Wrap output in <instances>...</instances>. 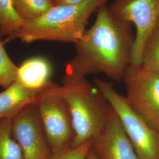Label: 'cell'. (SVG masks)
I'll return each mask as SVG.
<instances>
[{
    "mask_svg": "<svg viewBox=\"0 0 159 159\" xmlns=\"http://www.w3.org/2000/svg\"><path fill=\"white\" fill-rule=\"evenodd\" d=\"M94 84L117 114L125 134L140 159H159V132L148 125L112 84L100 79Z\"/></svg>",
    "mask_w": 159,
    "mask_h": 159,
    "instance_id": "cell-4",
    "label": "cell"
},
{
    "mask_svg": "<svg viewBox=\"0 0 159 159\" xmlns=\"http://www.w3.org/2000/svg\"><path fill=\"white\" fill-rule=\"evenodd\" d=\"M87 159H97L95 154L93 152V151L90 149L89 153L87 155Z\"/></svg>",
    "mask_w": 159,
    "mask_h": 159,
    "instance_id": "cell-19",
    "label": "cell"
},
{
    "mask_svg": "<svg viewBox=\"0 0 159 159\" xmlns=\"http://www.w3.org/2000/svg\"><path fill=\"white\" fill-rule=\"evenodd\" d=\"M88 0H52L54 6L77 5L83 3Z\"/></svg>",
    "mask_w": 159,
    "mask_h": 159,
    "instance_id": "cell-18",
    "label": "cell"
},
{
    "mask_svg": "<svg viewBox=\"0 0 159 159\" xmlns=\"http://www.w3.org/2000/svg\"><path fill=\"white\" fill-rule=\"evenodd\" d=\"M108 8L115 17L135 25L130 65L140 66L144 43L155 28L159 16V0H115Z\"/></svg>",
    "mask_w": 159,
    "mask_h": 159,
    "instance_id": "cell-7",
    "label": "cell"
},
{
    "mask_svg": "<svg viewBox=\"0 0 159 159\" xmlns=\"http://www.w3.org/2000/svg\"><path fill=\"white\" fill-rule=\"evenodd\" d=\"M0 33V87L6 89L17 80L18 69L8 55Z\"/></svg>",
    "mask_w": 159,
    "mask_h": 159,
    "instance_id": "cell-16",
    "label": "cell"
},
{
    "mask_svg": "<svg viewBox=\"0 0 159 159\" xmlns=\"http://www.w3.org/2000/svg\"><path fill=\"white\" fill-rule=\"evenodd\" d=\"M20 16L24 20L41 16L54 6L52 0H12Z\"/></svg>",
    "mask_w": 159,
    "mask_h": 159,
    "instance_id": "cell-15",
    "label": "cell"
},
{
    "mask_svg": "<svg viewBox=\"0 0 159 159\" xmlns=\"http://www.w3.org/2000/svg\"><path fill=\"white\" fill-rule=\"evenodd\" d=\"M134 38L131 23L117 18L108 7L102 6L93 25L75 43L76 53L66 63L64 75L85 77L102 73L121 81L130 64Z\"/></svg>",
    "mask_w": 159,
    "mask_h": 159,
    "instance_id": "cell-1",
    "label": "cell"
},
{
    "mask_svg": "<svg viewBox=\"0 0 159 159\" xmlns=\"http://www.w3.org/2000/svg\"><path fill=\"white\" fill-rule=\"evenodd\" d=\"M52 155L70 147L74 138L73 120L68 104L52 82L40 91L35 102Z\"/></svg>",
    "mask_w": 159,
    "mask_h": 159,
    "instance_id": "cell-5",
    "label": "cell"
},
{
    "mask_svg": "<svg viewBox=\"0 0 159 159\" xmlns=\"http://www.w3.org/2000/svg\"><path fill=\"white\" fill-rule=\"evenodd\" d=\"M12 119H0V159H23L21 149L12 135Z\"/></svg>",
    "mask_w": 159,
    "mask_h": 159,
    "instance_id": "cell-12",
    "label": "cell"
},
{
    "mask_svg": "<svg viewBox=\"0 0 159 159\" xmlns=\"http://www.w3.org/2000/svg\"><path fill=\"white\" fill-rule=\"evenodd\" d=\"M123 80L131 108L159 132V74L130 64Z\"/></svg>",
    "mask_w": 159,
    "mask_h": 159,
    "instance_id": "cell-6",
    "label": "cell"
},
{
    "mask_svg": "<svg viewBox=\"0 0 159 159\" xmlns=\"http://www.w3.org/2000/svg\"><path fill=\"white\" fill-rule=\"evenodd\" d=\"M51 74L52 67L47 59L31 57L18 67L17 81L30 89L43 90L52 82Z\"/></svg>",
    "mask_w": 159,
    "mask_h": 159,
    "instance_id": "cell-11",
    "label": "cell"
},
{
    "mask_svg": "<svg viewBox=\"0 0 159 159\" xmlns=\"http://www.w3.org/2000/svg\"><path fill=\"white\" fill-rule=\"evenodd\" d=\"M156 27L157 28H158L159 29V15L157 18V21H156Z\"/></svg>",
    "mask_w": 159,
    "mask_h": 159,
    "instance_id": "cell-20",
    "label": "cell"
},
{
    "mask_svg": "<svg viewBox=\"0 0 159 159\" xmlns=\"http://www.w3.org/2000/svg\"><path fill=\"white\" fill-rule=\"evenodd\" d=\"M12 132L23 159H51V148L35 102L12 117Z\"/></svg>",
    "mask_w": 159,
    "mask_h": 159,
    "instance_id": "cell-8",
    "label": "cell"
},
{
    "mask_svg": "<svg viewBox=\"0 0 159 159\" xmlns=\"http://www.w3.org/2000/svg\"><path fill=\"white\" fill-rule=\"evenodd\" d=\"M18 14L12 0H0V33L7 38L17 33L24 24Z\"/></svg>",
    "mask_w": 159,
    "mask_h": 159,
    "instance_id": "cell-13",
    "label": "cell"
},
{
    "mask_svg": "<svg viewBox=\"0 0 159 159\" xmlns=\"http://www.w3.org/2000/svg\"><path fill=\"white\" fill-rule=\"evenodd\" d=\"M107 1L88 0L77 5L54 6L40 17L24 20L21 29L3 42L19 39L26 44L37 41L76 43L84 34L91 15Z\"/></svg>",
    "mask_w": 159,
    "mask_h": 159,
    "instance_id": "cell-2",
    "label": "cell"
},
{
    "mask_svg": "<svg viewBox=\"0 0 159 159\" xmlns=\"http://www.w3.org/2000/svg\"><path fill=\"white\" fill-rule=\"evenodd\" d=\"M41 90L28 88L17 80L12 83L0 93V119L13 117L34 103Z\"/></svg>",
    "mask_w": 159,
    "mask_h": 159,
    "instance_id": "cell-10",
    "label": "cell"
},
{
    "mask_svg": "<svg viewBox=\"0 0 159 159\" xmlns=\"http://www.w3.org/2000/svg\"><path fill=\"white\" fill-rule=\"evenodd\" d=\"M97 159H140L112 108L105 128L91 140Z\"/></svg>",
    "mask_w": 159,
    "mask_h": 159,
    "instance_id": "cell-9",
    "label": "cell"
},
{
    "mask_svg": "<svg viewBox=\"0 0 159 159\" xmlns=\"http://www.w3.org/2000/svg\"><path fill=\"white\" fill-rule=\"evenodd\" d=\"M60 91L68 104L74 130L70 147L91 140L105 128L112 108L96 85L85 77L64 75Z\"/></svg>",
    "mask_w": 159,
    "mask_h": 159,
    "instance_id": "cell-3",
    "label": "cell"
},
{
    "mask_svg": "<svg viewBox=\"0 0 159 159\" xmlns=\"http://www.w3.org/2000/svg\"><path fill=\"white\" fill-rule=\"evenodd\" d=\"M141 67L159 74V29L155 27L148 35L143 47Z\"/></svg>",
    "mask_w": 159,
    "mask_h": 159,
    "instance_id": "cell-14",
    "label": "cell"
},
{
    "mask_svg": "<svg viewBox=\"0 0 159 159\" xmlns=\"http://www.w3.org/2000/svg\"><path fill=\"white\" fill-rule=\"evenodd\" d=\"M91 140L75 148L69 147L58 153L52 155L50 159H87L91 147Z\"/></svg>",
    "mask_w": 159,
    "mask_h": 159,
    "instance_id": "cell-17",
    "label": "cell"
}]
</instances>
